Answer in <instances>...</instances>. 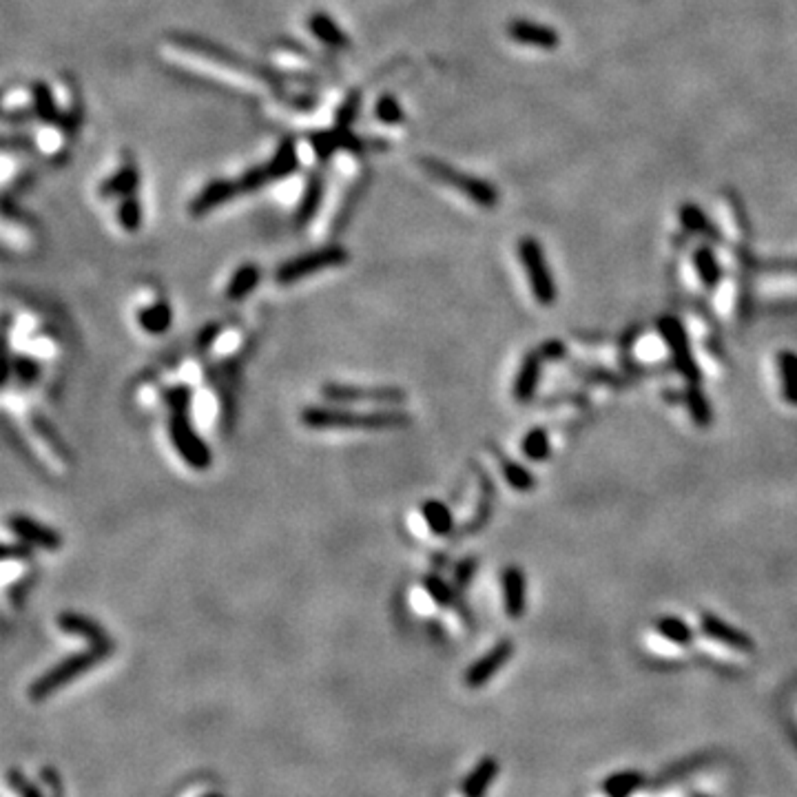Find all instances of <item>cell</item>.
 Segmentation results:
<instances>
[{"mask_svg":"<svg viewBox=\"0 0 797 797\" xmlns=\"http://www.w3.org/2000/svg\"><path fill=\"white\" fill-rule=\"evenodd\" d=\"M31 118H36L34 116V111H27V109H13V111H7V114H4V123L7 124H25L27 120H31Z\"/></svg>","mask_w":797,"mask_h":797,"instance_id":"obj_48","label":"cell"},{"mask_svg":"<svg viewBox=\"0 0 797 797\" xmlns=\"http://www.w3.org/2000/svg\"><path fill=\"white\" fill-rule=\"evenodd\" d=\"M13 785H16V791L22 797H40L38 789H36V786H31L29 782H25V777H20V776L13 777Z\"/></svg>","mask_w":797,"mask_h":797,"instance_id":"obj_49","label":"cell"},{"mask_svg":"<svg viewBox=\"0 0 797 797\" xmlns=\"http://www.w3.org/2000/svg\"><path fill=\"white\" fill-rule=\"evenodd\" d=\"M359 111H362V93L353 92L350 96H346V100L341 102L339 109L335 116V127L339 129H353L355 120H357Z\"/></svg>","mask_w":797,"mask_h":797,"instance_id":"obj_37","label":"cell"},{"mask_svg":"<svg viewBox=\"0 0 797 797\" xmlns=\"http://www.w3.org/2000/svg\"><path fill=\"white\" fill-rule=\"evenodd\" d=\"M680 218H682V224L689 228V231L697 233V235L718 237L713 233V227H711V222L705 218V213H702V211L697 209V206H693V204L682 206V213H680Z\"/></svg>","mask_w":797,"mask_h":797,"instance_id":"obj_39","label":"cell"},{"mask_svg":"<svg viewBox=\"0 0 797 797\" xmlns=\"http://www.w3.org/2000/svg\"><path fill=\"white\" fill-rule=\"evenodd\" d=\"M308 29L319 43H323L326 47L331 49H348L350 47V38L326 12H313L308 18Z\"/></svg>","mask_w":797,"mask_h":797,"instance_id":"obj_21","label":"cell"},{"mask_svg":"<svg viewBox=\"0 0 797 797\" xmlns=\"http://www.w3.org/2000/svg\"><path fill=\"white\" fill-rule=\"evenodd\" d=\"M497 457H498V461H501L503 476H506V481L510 488L519 490V492H528V490L534 488V476H531L523 466L514 463L512 458L503 457L501 452H497Z\"/></svg>","mask_w":797,"mask_h":797,"instance_id":"obj_30","label":"cell"},{"mask_svg":"<svg viewBox=\"0 0 797 797\" xmlns=\"http://www.w3.org/2000/svg\"><path fill=\"white\" fill-rule=\"evenodd\" d=\"M375 116H377V120H381L384 124H390V127L401 124L405 120L403 109H401L399 100L393 96V93H384V96L377 100Z\"/></svg>","mask_w":797,"mask_h":797,"instance_id":"obj_36","label":"cell"},{"mask_svg":"<svg viewBox=\"0 0 797 797\" xmlns=\"http://www.w3.org/2000/svg\"><path fill=\"white\" fill-rule=\"evenodd\" d=\"M114 651V647H89V650L78 651V654L69 656V658L60 660L56 666L47 671V673L40 675L34 684L29 687L31 700H44L47 696H52L56 689L65 687L71 680L80 678L84 671L93 669L96 665H100L102 660H107Z\"/></svg>","mask_w":797,"mask_h":797,"instance_id":"obj_3","label":"cell"},{"mask_svg":"<svg viewBox=\"0 0 797 797\" xmlns=\"http://www.w3.org/2000/svg\"><path fill=\"white\" fill-rule=\"evenodd\" d=\"M12 377L22 388H29V386H36L40 381L43 366L29 355H12V357H7V366H4V386L9 384Z\"/></svg>","mask_w":797,"mask_h":797,"instance_id":"obj_24","label":"cell"},{"mask_svg":"<svg viewBox=\"0 0 797 797\" xmlns=\"http://www.w3.org/2000/svg\"><path fill=\"white\" fill-rule=\"evenodd\" d=\"M507 36H510L514 43L525 44V47H536V49H556L561 44V34H558L554 27L540 25V22L525 20V18H516L507 25Z\"/></svg>","mask_w":797,"mask_h":797,"instance_id":"obj_11","label":"cell"},{"mask_svg":"<svg viewBox=\"0 0 797 797\" xmlns=\"http://www.w3.org/2000/svg\"><path fill=\"white\" fill-rule=\"evenodd\" d=\"M240 195L242 188L240 184H237V179H227V178L211 179V182L204 184V188L188 202V215H191V218H204V215H209L211 211L219 209V206H224L227 202L235 200V197Z\"/></svg>","mask_w":797,"mask_h":797,"instance_id":"obj_10","label":"cell"},{"mask_svg":"<svg viewBox=\"0 0 797 797\" xmlns=\"http://www.w3.org/2000/svg\"><path fill=\"white\" fill-rule=\"evenodd\" d=\"M135 319H138V326L147 335L160 337L164 332H169L171 326H173V308H171L169 301L155 299L153 304L142 306L138 310V315H135Z\"/></svg>","mask_w":797,"mask_h":797,"instance_id":"obj_20","label":"cell"},{"mask_svg":"<svg viewBox=\"0 0 797 797\" xmlns=\"http://www.w3.org/2000/svg\"><path fill=\"white\" fill-rule=\"evenodd\" d=\"M348 259L350 253L341 244L322 246V249L297 255V258L279 264L277 270H275V282H277L279 286H291V283L299 282V279L313 277V275L323 273V270L339 268V266H344Z\"/></svg>","mask_w":797,"mask_h":797,"instance_id":"obj_6","label":"cell"},{"mask_svg":"<svg viewBox=\"0 0 797 797\" xmlns=\"http://www.w3.org/2000/svg\"><path fill=\"white\" fill-rule=\"evenodd\" d=\"M423 589H426L427 596L432 598V602L439 607H452L457 602V594H454L452 585L445 583L441 576L436 574H426L421 578Z\"/></svg>","mask_w":797,"mask_h":797,"instance_id":"obj_28","label":"cell"},{"mask_svg":"<svg viewBox=\"0 0 797 797\" xmlns=\"http://www.w3.org/2000/svg\"><path fill=\"white\" fill-rule=\"evenodd\" d=\"M138 188H139V171L138 166L129 160L124 162L114 175H109V178L100 184L98 193H100L102 200H114V197L124 200V197L135 195Z\"/></svg>","mask_w":797,"mask_h":797,"instance_id":"obj_16","label":"cell"},{"mask_svg":"<svg viewBox=\"0 0 797 797\" xmlns=\"http://www.w3.org/2000/svg\"><path fill=\"white\" fill-rule=\"evenodd\" d=\"M476 567H479V561H476L474 556H467L458 562L457 570H454V583H457L458 589L466 587V585L470 583L472 576L476 574Z\"/></svg>","mask_w":797,"mask_h":797,"instance_id":"obj_46","label":"cell"},{"mask_svg":"<svg viewBox=\"0 0 797 797\" xmlns=\"http://www.w3.org/2000/svg\"><path fill=\"white\" fill-rule=\"evenodd\" d=\"M687 399H689V410H691V417L696 418L697 426L706 427V423H711L709 401H706L705 395L697 390V386H689Z\"/></svg>","mask_w":797,"mask_h":797,"instance_id":"obj_41","label":"cell"},{"mask_svg":"<svg viewBox=\"0 0 797 797\" xmlns=\"http://www.w3.org/2000/svg\"><path fill=\"white\" fill-rule=\"evenodd\" d=\"M162 401L169 412H188L193 405V388L188 384H173L162 390Z\"/></svg>","mask_w":797,"mask_h":797,"instance_id":"obj_32","label":"cell"},{"mask_svg":"<svg viewBox=\"0 0 797 797\" xmlns=\"http://www.w3.org/2000/svg\"><path fill=\"white\" fill-rule=\"evenodd\" d=\"M31 556H34V547L27 543H22V540H18V543H4L3 545V561L4 562L29 561Z\"/></svg>","mask_w":797,"mask_h":797,"instance_id":"obj_45","label":"cell"},{"mask_svg":"<svg viewBox=\"0 0 797 797\" xmlns=\"http://www.w3.org/2000/svg\"><path fill=\"white\" fill-rule=\"evenodd\" d=\"M9 531H13L18 540L31 545V547L44 549V552H58L62 547V534L56 528L40 521L31 519L27 514H12L7 519Z\"/></svg>","mask_w":797,"mask_h":797,"instance_id":"obj_9","label":"cell"},{"mask_svg":"<svg viewBox=\"0 0 797 797\" xmlns=\"http://www.w3.org/2000/svg\"><path fill=\"white\" fill-rule=\"evenodd\" d=\"M421 519L426 521L427 530H430L434 536L452 534L454 516H452V510H450L443 501L430 498V501L421 503Z\"/></svg>","mask_w":797,"mask_h":797,"instance_id":"obj_26","label":"cell"},{"mask_svg":"<svg viewBox=\"0 0 797 797\" xmlns=\"http://www.w3.org/2000/svg\"><path fill=\"white\" fill-rule=\"evenodd\" d=\"M308 142L313 147L315 157H317L322 164L332 160L337 151H339V138H337L335 129H328V132H315L308 135Z\"/></svg>","mask_w":797,"mask_h":797,"instance_id":"obj_33","label":"cell"},{"mask_svg":"<svg viewBox=\"0 0 797 797\" xmlns=\"http://www.w3.org/2000/svg\"><path fill=\"white\" fill-rule=\"evenodd\" d=\"M299 421L308 430H350V432H388L405 430L412 417L399 408L375 410V412H355L337 405H306L299 412Z\"/></svg>","mask_w":797,"mask_h":797,"instance_id":"obj_1","label":"cell"},{"mask_svg":"<svg viewBox=\"0 0 797 797\" xmlns=\"http://www.w3.org/2000/svg\"><path fill=\"white\" fill-rule=\"evenodd\" d=\"M523 454L530 461H545L549 457V439L543 427L530 430L523 439Z\"/></svg>","mask_w":797,"mask_h":797,"instance_id":"obj_35","label":"cell"},{"mask_svg":"<svg viewBox=\"0 0 797 797\" xmlns=\"http://www.w3.org/2000/svg\"><path fill=\"white\" fill-rule=\"evenodd\" d=\"M270 182H273V179H270L268 166L266 164L251 166L249 171H244V173L237 178V184H240V188H242V195H244V193L259 191V188H264L266 184H270Z\"/></svg>","mask_w":797,"mask_h":797,"instance_id":"obj_38","label":"cell"},{"mask_svg":"<svg viewBox=\"0 0 797 797\" xmlns=\"http://www.w3.org/2000/svg\"><path fill=\"white\" fill-rule=\"evenodd\" d=\"M503 601L510 618H519L525 610V576L516 565H510L501 574Z\"/></svg>","mask_w":797,"mask_h":797,"instance_id":"obj_22","label":"cell"},{"mask_svg":"<svg viewBox=\"0 0 797 797\" xmlns=\"http://www.w3.org/2000/svg\"><path fill=\"white\" fill-rule=\"evenodd\" d=\"M322 397L332 405L348 403H377L399 408L408 401V393L399 386H357V384H331L322 386Z\"/></svg>","mask_w":797,"mask_h":797,"instance_id":"obj_7","label":"cell"},{"mask_svg":"<svg viewBox=\"0 0 797 797\" xmlns=\"http://www.w3.org/2000/svg\"><path fill=\"white\" fill-rule=\"evenodd\" d=\"M222 332H224L222 322L206 323V326H202L200 331H197L195 341H193V348H195L197 353H209V350L219 341Z\"/></svg>","mask_w":797,"mask_h":797,"instance_id":"obj_42","label":"cell"},{"mask_svg":"<svg viewBox=\"0 0 797 797\" xmlns=\"http://www.w3.org/2000/svg\"><path fill=\"white\" fill-rule=\"evenodd\" d=\"M169 40L171 43L178 44V47L187 49V52H193V53H197V56L209 58V60L218 62V65L233 67V69H240V71H244V74L255 76L258 80L273 84V87H282V84H286L288 78H291V76H286L283 71L273 69V67L259 65V62L249 60V58H242L240 53L233 52V49L222 47V44L213 43V40H209V38H202V36L171 34Z\"/></svg>","mask_w":797,"mask_h":797,"instance_id":"obj_2","label":"cell"},{"mask_svg":"<svg viewBox=\"0 0 797 797\" xmlns=\"http://www.w3.org/2000/svg\"><path fill=\"white\" fill-rule=\"evenodd\" d=\"M538 377H540V353H530L528 357L523 359V363H521V371L514 381V390H512L516 401L525 403V401L534 397L536 386H538Z\"/></svg>","mask_w":797,"mask_h":797,"instance_id":"obj_25","label":"cell"},{"mask_svg":"<svg viewBox=\"0 0 797 797\" xmlns=\"http://www.w3.org/2000/svg\"><path fill=\"white\" fill-rule=\"evenodd\" d=\"M29 426L62 463H74V450L69 448L60 430L43 412H29Z\"/></svg>","mask_w":797,"mask_h":797,"instance_id":"obj_18","label":"cell"},{"mask_svg":"<svg viewBox=\"0 0 797 797\" xmlns=\"http://www.w3.org/2000/svg\"><path fill=\"white\" fill-rule=\"evenodd\" d=\"M366 182H368V179H359V182L355 184L353 188H350L348 197H346V200H344V204H341L339 213H337L335 224H332V231H335V233L344 231L346 224L350 222V218H353V213H355V206H357L359 197H362V191H363V187H366Z\"/></svg>","mask_w":797,"mask_h":797,"instance_id":"obj_40","label":"cell"},{"mask_svg":"<svg viewBox=\"0 0 797 797\" xmlns=\"http://www.w3.org/2000/svg\"><path fill=\"white\" fill-rule=\"evenodd\" d=\"M56 623L58 627H60L65 634H69V636L84 638V641L89 642V647H114V642H111L105 627H102L98 620L89 618V616L84 614H78V611H62V614L58 616Z\"/></svg>","mask_w":797,"mask_h":797,"instance_id":"obj_12","label":"cell"},{"mask_svg":"<svg viewBox=\"0 0 797 797\" xmlns=\"http://www.w3.org/2000/svg\"><path fill=\"white\" fill-rule=\"evenodd\" d=\"M702 629H705L711 638H715V641H722V642H727V645L737 647V650L751 647V642L746 641V636H742V634L736 632V629L727 627V625L720 623V620L713 618V616H705V618H702Z\"/></svg>","mask_w":797,"mask_h":797,"instance_id":"obj_27","label":"cell"},{"mask_svg":"<svg viewBox=\"0 0 797 797\" xmlns=\"http://www.w3.org/2000/svg\"><path fill=\"white\" fill-rule=\"evenodd\" d=\"M259 283H262V268L255 262H244L237 266L235 273L228 279L227 288H224V297L228 301H242L253 295Z\"/></svg>","mask_w":797,"mask_h":797,"instance_id":"obj_17","label":"cell"},{"mask_svg":"<svg viewBox=\"0 0 797 797\" xmlns=\"http://www.w3.org/2000/svg\"><path fill=\"white\" fill-rule=\"evenodd\" d=\"M780 371H782V395L789 403L797 405V355L795 353H780Z\"/></svg>","mask_w":797,"mask_h":797,"instance_id":"obj_29","label":"cell"},{"mask_svg":"<svg viewBox=\"0 0 797 797\" xmlns=\"http://www.w3.org/2000/svg\"><path fill=\"white\" fill-rule=\"evenodd\" d=\"M519 255L521 262H523L525 275L530 279V288L534 292L536 301L540 306H552L556 299V286H554L552 270H549L547 262H545L543 249H540L538 242L534 237H525L519 244Z\"/></svg>","mask_w":797,"mask_h":797,"instance_id":"obj_8","label":"cell"},{"mask_svg":"<svg viewBox=\"0 0 797 797\" xmlns=\"http://www.w3.org/2000/svg\"><path fill=\"white\" fill-rule=\"evenodd\" d=\"M512 651H514V645H512L510 641L498 642V645L492 647V650H490L483 658L476 660V663L467 669L466 682L470 684V687H481V684L488 682V680L492 678V675L497 673V671L501 669L507 660H510Z\"/></svg>","mask_w":797,"mask_h":797,"instance_id":"obj_15","label":"cell"},{"mask_svg":"<svg viewBox=\"0 0 797 797\" xmlns=\"http://www.w3.org/2000/svg\"><path fill=\"white\" fill-rule=\"evenodd\" d=\"M658 632L663 634L666 641L680 642V645H687L691 641V632H689L687 625L678 618H663L658 623Z\"/></svg>","mask_w":797,"mask_h":797,"instance_id":"obj_43","label":"cell"},{"mask_svg":"<svg viewBox=\"0 0 797 797\" xmlns=\"http://www.w3.org/2000/svg\"><path fill=\"white\" fill-rule=\"evenodd\" d=\"M31 111H34L36 120H40L43 124L62 127L65 114L58 109L52 87H49L44 80H36V83L31 84Z\"/></svg>","mask_w":797,"mask_h":797,"instance_id":"obj_19","label":"cell"},{"mask_svg":"<svg viewBox=\"0 0 797 797\" xmlns=\"http://www.w3.org/2000/svg\"><path fill=\"white\" fill-rule=\"evenodd\" d=\"M166 432L175 452L182 457L191 470L206 472L213 466V450L204 441V436L195 430L188 412H171L166 421Z\"/></svg>","mask_w":797,"mask_h":797,"instance_id":"obj_5","label":"cell"},{"mask_svg":"<svg viewBox=\"0 0 797 797\" xmlns=\"http://www.w3.org/2000/svg\"><path fill=\"white\" fill-rule=\"evenodd\" d=\"M418 164L430 173V178H434L436 182L445 184V187L454 188V191L463 193L470 202H474L476 206H483V209H494L498 204V188L494 184L485 182V179L476 178V175L466 173V171L454 169L452 164L443 160H436V157H421Z\"/></svg>","mask_w":797,"mask_h":797,"instance_id":"obj_4","label":"cell"},{"mask_svg":"<svg viewBox=\"0 0 797 797\" xmlns=\"http://www.w3.org/2000/svg\"><path fill=\"white\" fill-rule=\"evenodd\" d=\"M494 773V764L492 762H485L476 769L474 773L470 776V780L466 782V793L470 795H481V791L490 785V777Z\"/></svg>","mask_w":797,"mask_h":797,"instance_id":"obj_44","label":"cell"},{"mask_svg":"<svg viewBox=\"0 0 797 797\" xmlns=\"http://www.w3.org/2000/svg\"><path fill=\"white\" fill-rule=\"evenodd\" d=\"M323 195H326V175L313 171V173L308 175V179H306V187H304V191H301L299 204H297V209H295L297 227H301V228L308 227V224L317 218L319 209H322V204H323Z\"/></svg>","mask_w":797,"mask_h":797,"instance_id":"obj_14","label":"cell"},{"mask_svg":"<svg viewBox=\"0 0 797 797\" xmlns=\"http://www.w3.org/2000/svg\"><path fill=\"white\" fill-rule=\"evenodd\" d=\"M660 331H663V337H665L666 344H669V348L673 350L675 366H678V371L682 372V375L687 377L689 381H693V384H696V381H697V366H696V362H693V357H691V350H689L687 335H684L682 326H680V323L675 322V319L665 317L663 322H660Z\"/></svg>","mask_w":797,"mask_h":797,"instance_id":"obj_13","label":"cell"},{"mask_svg":"<svg viewBox=\"0 0 797 797\" xmlns=\"http://www.w3.org/2000/svg\"><path fill=\"white\" fill-rule=\"evenodd\" d=\"M268 173L273 182H282V179L291 178L292 173L299 171V153H297V142L292 138H286L277 147V151L273 153L268 162Z\"/></svg>","mask_w":797,"mask_h":797,"instance_id":"obj_23","label":"cell"},{"mask_svg":"<svg viewBox=\"0 0 797 797\" xmlns=\"http://www.w3.org/2000/svg\"><path fill=\"white\" fill-rule=\"evenodd\" d=\"M142 222H144V211H142V204H139L138 197L132 195V197H124V200H120V206H118L120 227H123L127 233H138L139 227H142Z\"/></svg>","mask_w":797,"mask_h":797,"instance_id":"obj_34","label":"cell"},{"mask_svg":"<svg viewBox=\"0 0 797 797\" xmlns=\"http://www.w3.org/2000/svg\"><path fill=\"white\" fill-rule=\"evenodd\" d=\"M3 148L4 151H34L36 142L31 135L27 133H16V135H4L3 138Z\"/></svg>","mask_w":797,"mask_h":797,"instance_id":"obj_47","label":"cell"},{"mask_svg":"<svg viewBox=\"0 0 797 797\" xmlns=\"http://www.w3.org/2000/svg\"><path fill=\"white\" fill-rule=\"evenodd\" d=\"M693 262H696L697 275H700L702 283H705L706 288H713L715 283L720 282V266L713 251L706 249V246H700V249L693 253Z\"/></svg>","mask_w":797,"mask_h":797,"instance_id":"obj_31","label":"cell"}]
</instances>
